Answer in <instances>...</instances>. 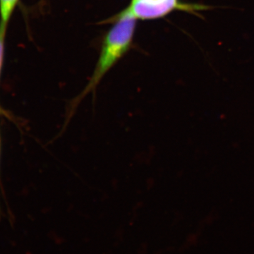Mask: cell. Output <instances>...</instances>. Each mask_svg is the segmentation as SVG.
I'll return each instance as SVG.
<instances>
[{
	"label": "cell",
	"instance_id": "3957f363",
	"mask_svg": "<svg viewBox=\"0 0 254 254\" xmlns=\"http://www.w3.org/2000/svg\"><path fill=\"white\" fill-rule=\"evenodd\" d=\"M19 0H0V23L7 26Z\"/></svg>",
	"mask_w": 254,
	"mask_h": 254
},
{
	"label": "cell",
	"instance_id": "7a4b0ae2",
	"mask_svg": "<svg viewBox=\"0 0 254 254\" xmlns=\"http://www.w3.org/2000/svg\"><path fill=\"white\" fill-rule=\"evenodd\" d=\"M207 9L203 5L190 4L182 0H148L131 1L123 12L131 15L137 20H154L163 18L175 10L195 14Z\"/></svg>",
	"mask_w": 254,
	"mask_h": 254
},
{
	"label": "cell",
	"instance_id": "277c9868",
	"mask_svg": "<svg viewBox=\"0 0 254 254\" xmlns=\"http://www.w3.org/2000/svg\"><path fill=\"white\" fill-rule=\"evenodd\" d=\"M7 26L0 23V76L4 63L5 37H6Z\"/></svg>",
	"mask_w": 254,
	"mask_h": 254
},
{
	"label": "cell",
	"instance_id": "5b68a950",
	"mask_svg": "<svg viewBox=\"0 0 254 254\" xmlns=\"http://www.w3.org/2000/svg\"><path fill=\"white\" fill-rule=\"evenodd\" d=\"M132 1H139V0H132ZM141 1H148V0H141Z\"/></svg>",
	"mask_w": 254,
	"mask_h": 254
},
{
	"label": "cell",
	"instance_id": "6da1fadb",
	"mask_svg": "<svg viewBox=\"0 0 254 254\" xmlns=\"http://www.w3.org/2000/svg\"><path fill=\"white\" fill-rule=\"evenodd\" d=\"M110 21L114 24L103 38L99 58L93 74L81 93L66 103L63 127L53 141L63 136L76 115L78 107L90 93L93 95V108L95 109L96 90L100 82L131 48L136 31L137 19L122 11L110 18Z\"/></svg>",
	"mask_w": 254,
	"mask_h": 254
}]
</instances>
